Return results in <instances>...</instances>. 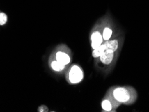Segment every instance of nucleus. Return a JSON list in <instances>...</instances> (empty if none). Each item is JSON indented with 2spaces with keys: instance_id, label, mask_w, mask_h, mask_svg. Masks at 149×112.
I'll list each match as a JSON object with an SVG mask.
<instances>
[{
  "instance_id": "6e6552de",
  "label": "nucleus",
  "mask_w": 149,
  "mask_h": 112,
  "mask_svg": "<svg viewBox=\"0 0 149 112\" xmlns=\"http://www.w3.org/2000/svg\"><path fill=\"white\" fill-rule=\"evenodd\" d=\"M122 38L120 39H112L108 41H105L106 44V49H109L113 50V52H116L118 50H121L122 45Z\"/></svg>"
},
{
  "instance_id": "f03ea898",
  "label": "nucleus",
  "mask_w": 149,
  "mask_h": 112,
  "mask_svg": "<svg viewBox=\"0 0 149 112\" xmlns=\"http://www.w3.org/2000/svg\"><path fill=\"white\" fill-rule=\"evenodd\" d=\"M103 26H104V17H101L91 30L89 40H90L91 47L93 50L100 47L104 42L102 36Z\"/></svg>"
},
{
  "instance_id": "1a4fd4ad",
  "label": "nucleus",
  "mask_w": 149,
  "mask_h": 112,
  "mask_svg": "<svg viewBox=\"0 0 149 112\" xmlns=\"http://www.w3.org/2000/svg\"><path fill=\"white\" fill-rule=\"evenodd\" d=\"M106 50V44L105 42H104L100 47L96 48L95 49L93 50L92 51V56L93 57V58L98 59L100 57L102 56V54L105 52V50Z\"/></svg>"
},
{
  "instance_id": "39448f33",
  "label": "nucleus",
  "mask_w": 149,
  "mask_h": 112,
  "mask_svg": "<svg viewBox=\"0 0 149 112\" xmlns=\"http://www.w3.org/2000/svg\"><path fill=\"white\" fill-rule=\"evenodd\" d=\"M120 105L121 104L118 103L117 101H116L111 95V89L109 88L101 102V107L103 109V111H116V109L119 107Z\"/></svg>"
},
{
  "instance_id": "0eeeda50",
  "label": "nucleus",
  "mask_w": 149,
  "mask_h": 112,
  "mask_svg": "<svg viewBox=\"0 0 149 112\" xmlns=\"http://www.w3.org/2000/svg\"><path fill=\"white\" fill-rule=\"evenodd\" d=\"M49 65L52 71L56 72H62L67 69V67L61 64L54 57V54L51 53L49 58Z\"/></svg>"
},
{
  "instance_id": "9b49d317",
  "label": "nucleus",
  "mask_w": 149,
  "mask_h": 112,
  "mask_svg": "<svg viewBox=\"0 0 149 112\" xmlns=\"http://www.w3.org/2000/svg\"><path fill=\"white\" fill-rule=\"evenodd\" d=\"M38 112H48L49 111V107L46 106L45 105H42L40 107H38V109H37Z\"/></svg>"
},
{
  "instance_id": "f257e3e1",
  "label": "nucleus",
  "mask_w": 149,
  "mask_h": 112,
  "mask_svg": "<svg viewBox=\"0 0 149 112\" xmlns=\"http://www.w3.org/2000/svg\"><path fill=\"white\" fill-rule=\"evenodd\" d=\"M111 95L120 104L131 105L136 102V90L131 86H113L110 87Z\"/></svg>"
},
{
  "instance_id": "423d86ee",
  "label": "nucleus",
  "mask_w": 149,
  "mask_h": 112,
  "mask_svg": "<svg viewBox=\"0 0 149 112\" xmlns=\"http://www.w3.org/2000/svg\"><path fill=\"white\" fill-rule=\"evenodd\" d=\"M120 50L116 52H113V50L106 49L105 52L102 54L98 60H99L102 65L108 67L109 65H112V63H116L117 60L118 54L120 53Z\"/></svg>"
},
{
  "instance_id": "20e7f679",
  "label": "nucleus",
  "mask_w": 149,
  "mask_h": 112,
  "mask_svg": "<svg viewBox=\"0 0 149 112\" xmlns=\"http://www.w3.org/2000/svg\"><path fill=\"white\" fill-rule=\"evenodd\" d=\"M65 78L70 85H77L80 83L84 78V72L81 67L79 65H73L68 69Z\"/></svg>"
},
{
  "instance_id": "7ed1b4c3",
  "label": "nucleus",
  "mask_w": 149,
  "mask_h": 112,
  "mask_svg": "<svg viewBox=\"0 0 149 112\" xmlns=\"http://www.w3.org/2000/svg\"><path fill=\"white\" fill-rule=\"evenodd\" d=\"M61 64L68 67L72 61V53L70 48L65 45H59L52 52Z\"/></svg>"
},
{
  "instance_id": "9d476101",
  "label": "nucleus",
  "mask_w": 149,
  "mask_h": 112,
  "mask_svg": "<svg viewBox=\"0 0 149 112\" xmlns=\"http://www.w3.org/2000/svg\"><path fill=\"white\" fill-rule=\"evenodd\" d=\"M8 22V16L6 13L0 12V26L6 25Z\"/></svg>"
}]
</instances>
